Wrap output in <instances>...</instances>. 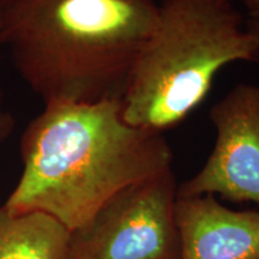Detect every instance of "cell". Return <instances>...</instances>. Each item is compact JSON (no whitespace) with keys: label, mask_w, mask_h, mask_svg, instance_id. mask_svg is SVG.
<instances>
[{"label":"cell","mask_w":259,"mask_h":259,"mask_svg":"<svg viewBox=\"0 0 259 259\" xmlns=\"http://www.w3.org/2000/svg\"><path fill=\"white\" fill-rule=\"evenodd\" d=\"M19 154L23 169L5 206L44 212L69 232L122 190L170 170L173 161L164 134L125 120L121 99L45 103L24 128Z\"/></svg>","instance_id":"cell-1"},{"label":"cell","mask_w":259,"mask_h":259,"mask_svg":"<svg viewBox=\"0 0 259 259\" xmlns=\"http://www.w3.org/2000/svg\"><path fill=\"white\" fill-rule=\"evenodd\" d=\"M158 0H0V44L45 103L122 99Z\"/></svg>","instance_id":"cell-2"},{"label":"cell","mask_w":259,"mask_h":259,"mask_svg":"<svg viewBox=\"0 0 259 259\" xmlns=\"http://www.w3.org/2000/svg\"><path fill=\"white\" fill-rule=\"evenodd\" d=\"M257 60L232 0H158L153 34L121 99L131 125L164 134L196 111L223 67Z\"/></svg>","instance_id":"cell-3"},{"label":"cell","mask_w":259,"mask_h":259,"mask_svg":"<svg viewBox=\"0 0 259 259\" xmlns=\"http://www.w3.org/2000/svg\"><path fill=\"white\" fill-rule=\"evenodd\" d=\"M173 170L122 190L71 232L65 259H180Z\"/></svg>","instance_id":"cell-4"},{"label":"cell","mask_w":259,"mask_h":259,"mask_svg":"<svg viewBox=\"0 0 259 259\" xmlns=\"http://www.w3.org/2000/svg\"><path fill=\"white\" fill-rule=\"evenodd\" d=\"M216 141L205 164L178 196H220L259 205V85L238 84L211 107Z\"/></svg>","instance_id":"cell-5"},{"label":"cell","mask_w":259,"mask_h":259,"mask_svg":"<svg viewBox=\"0 0 259 259\" xmlns=\"http://www.w3.org/2000/svg\"><path fill=\"white\" fill-rule=\"evenodd\" d=\"M180 259H259V211L227 208L215 196L177 197Z\"/></svg>","instance_id":"cell-6"},{"label":"cell","mask_w":259,"mask_h":259,"mask_svg":"<svg viewBox=\"0 0 259 259\" xmlns=\"http://www.w3.org/2000/svg\"><path fill=\"white\" fill-rule=\"evenodd\" d=\"M70 234L50 215L14 213L0 202V259H65Z\"/></svg>","instance_id":"cell-7"},{"label":"cell","mask_w":259,"mask_h":259,"mask_svg":"<svg viewBox=\"0 0 259 259\" xmlns=\"http://www.w3.org/2000/svg\"><path fill=\"white\" fill-rule=\"evenodd\" d=\"M15 128V118L11 113L0 111V145L11 136Z\"/></svg>","instance_id":"cell-8"},{"label":"cell","mask_w":259,"mask_h":259,"mask_svg":"<svg viewBox=\"0 0 259 259\" xmlns=\"http://www.w3.org/2000/svg\"><path fill=\"white\" fill-rule=\"evenodd\" d=\"M246 28L254 38L255 47H257V59H259V15L248 16Z\"/></svg>","instance_id":"cell-9"},{"label":"cell","mask_w":259,"mask_h":259,"mask_svg":"<svg viewBox=\"0 0 259 259\" xmlns=\"http://www.w3.org/2000/svg\"><path fill=\"white\" fill-rule=\"evenodd\" d=\"M244 2L250 16L259 15V0H244Z\"/></svg>","instance_id":"cell-10"},{"label":"cell","mask_w":259,"mask_h":259,"mask_svg":"<svg viewBox=\"0 0 259 259\" xmlns=\"http://www.w3.org/2000/svg\"><path fill=\"white\" fill-rule=\"evenodd\" d=\"M0 47H2V44H0ZM2 103H3V93H2V89H0V107H2Z\"/></svg>","instance_id":"cell-11"}]
</instances>
